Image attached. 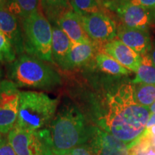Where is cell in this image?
<instances>
[{"label":"cell","mask_w":155,"mask_h":155,"mask_svg":"<svg viewBox=\"0 0 155 155\" xmlns=\"http://www.w3.org/2000/svg\"><path fill=\"white\" fill-rule=\"evenodd\" d=\"M101 127L130 149L142 137L151 114L150 108L135 101L132 83H124L108 94Z\"/></svg>","instance_id":"obj_1"},{"label":"cell","mask_w":155,"mask_h":155,"mask_svg":"<svg viewBox=\"0 0 155 155\" xmlns=\"http://www.w3.org/2000/svg\"><path fill=\"white\" fill-rule=\"evenodd\" d=\"M50 144L58 153L69 152L90 138L92 128L87 127L84 116L74 106L63 107L51 122Z\"/></svg>","instance_id":"obj_2"},{"label":"cell","mask_w":155,"mask_h":155,"mask_svg":"<svg viewBox=\"0 0 155 155\" xmlns=\"http://www.w3.org/2000/svg\"><path fill=\"white\" fill-rule=\"evenodd\" d=\"M9 78L17 87L50 90L61 86V76L43 61L22 54L9 65Z\"/></svg>","instance_id":"obj_3"},{"label":"cell","mask_w":155,"mask_h":155,"mask_svg":"<svg viewBox=\"0 0 155 155\" xmlns=\"http://www.w3.org/2000/svg\"><path fill=\"white\" fill-rule=\"evenodd\" d=\"M58 104V99L43 92H20L15 127L29 131L40 130L53 119Z\"/></svg>","instance_id":"obj_4"},{"label":"cell","mask_w":155,"mask_h":155,"mask_svg":"<svg viewBox=\"0 0 155 155\" xmlns=\"http://www.w3.org/2000/svg\"><path fill=\"white\" fill-rule=\"evenodd\" d=\"M20 22L25 51L43 61L53 62L52 26L40 8Z\"/></svg>","instance_id":"obj_5"},{"label":"cell","mask_w":155,"mask_h":155,"mask_svg":"<svg viewBox=\"0 0 155 155\" xmlns=\"http://www.w3.org/2000/svg\"><path fill=\"white\" fill-rule=\"evenodd\" d=\"M8 141L17 155H46L51 148L48 129L29 131L15 126Z\"/></svg>","instance_id":"obj_6"},{"label":"cell","mask_w":155,"mask_h":155,"mask_svg":"<svg viewBox=\"0 0 155 155\" xmlns=\"http://www.w3.org/2000/svg\"><path fill=\"white\" fill-rule=\"evenodd\" d=\"M20 91L12 81L0 83V132L7 134L16 124Z\"/></svg>","instance_id":"obj_7"},{"label":"cell","mask_w":155,"mask_h":155,"mask_svg":"<svg viewBox=\"0 0 155 155\" xmlns=\"http://www.w3.org/2000/svg\"><path fill=\"white\" fill-rule=\"evenodd\" d=\"M80 16L85 32L94 43L106 44L117 37L115 22L102 11Z\"/></svg>","instance_id":"obj_8"},{"label":"cell","mask_w":155,"mask_h":155,"mask_svg":"<svg viewBox=\"0 0 155 155\" xmlns=\"http://www.w3.org/2000/svg\"><path fill=\"white\" fill-rule=\"evenodd\" d=\"M105 5L115 11L122 24L129 28L147 30L153 22L152 10L133 5L127 0H114Z\"/></svg>","instance_id":"obj_9"},{"label":"cell","mask_w":155,"mask_h":155,"mask_svg":"<svg viewBox=\"0 0 155 155\" xmlns=\"http://www.w3.org/2000/svg\"><path fill=\"white\" fill-rule=\"evenodd\" d=\"M89 139V147L96 155H129L127 144L104 129L93 127Z\"/></svg>","instance_id":"obj_10"},{"label":"cell","mask_w":155,"mask_h":155,"mask_svg":"<svg viewBox=\"0 0 155 155\" xmlns=\"http://www.w3.org/2000/svg\"><path fill=\"white\" fill-rule=\"evenodd\" d=\"M19 19L5 7L0 8V31L7 37L17 54L22 55L25 51L24 35Z\"/></svg>","instance_id":"obj_11"},{"label":"cell","mask_w":155,"mask_h":155,"mask_svg":"<svg viewBox=\"0 0 155 155\" xmlns=\"http://www.w3.org/2000/svg\"><path fill=\"white\" fill-rule=\"evenodd\" d=\"M105 53L130 71L137 73L141 61V56L128 47L119 39H114L103 45Z\"/></svg>","instance_id":"obj_12"},{"label":"cell","mask_w":155,"mask_h":155,"mask_svg":"<svg viewBox=\"0 0 155 155\" xmlns=\"http://www.w3.org/2000/svg\"><path fill=\"white\" fill-rule=\"evenodd\" d=\"M117 37L140 55L149 53L152 48V43L147 30L129 28L121 23L117 27Z\"/></svg>","instance_id":"obj_13"},{"label":"cell","mask_w":155,"mask_h":155,"mask_svg":"<svg viewBox=\"0 0 155 155\" xmlns=\"http://www.w3.org/2000/svg\"><path fill=\"white\" fill-rule=\"evenodd\" d=\"M57 25L67 35L73 43H86L91 42L83 28L80 15L73 10L64 14Z\"/></svg>","instance_id":"obj_14"},{"label":"cell","mask_w":155,"mask_h":155,"mask_svg":"<svg viewBox=\"0 0 155 155\" xmlns=\"http://www.w3.org/2000/svg\"><path fill=\"white\" fill-rule=\"evenodd\" d=\"M95 49V44L93 42L73 43L61 68L72 70L84 65L93 58Z\"/></svg>","instance_id":"obj_15"},{"label":"cell","mask_w":155,"mask_h":155,"mask_svg":"<svg viewBox=\"0 0 155 155\" xmlns=\"http://www.w3.org/2000/svg\"><path fill=\"white\" fill-rule=\"evenodd\" d=\"M52 55L55 63L62 68L64 61L68 55L73 42L58 25L52 26Z\"/></svg>","instance_id":"obj_16"},{"label":"cell","mask_w":155,"mask_h":155,"mask_svg":"<svg viewBox=\"0 0 155 155\" xmlns=\"http://www.w3.org/2000/svg\"><path fill=\"white\" fill-rule=\"evenodd\" d=\"M40 7L45 16L53 25L64 14L73 10L70 0H40Z\"/></svg>","instance_id":"obj_17"},{"label":"cell","mask_w":155,"mask_h":155,"mask_svg":"<svg viewBox=\"0 0 155 155\" xmlns=\"http://www.w3.org/2000/svg\"><path fill=\"white\" fill-rule=\"evenodd\" d=\"M40 0H7L5 7L22 21L40 8Z\"/></svg>","instance_id":"obj_18"},{"label":"cell","mask_w":155,"mask_h":155,"mask_svg":"<svg viewBox=\"0 0 155 155\" xmlns=\"http://www.w3.org/2000/svg\"><path fill=\"white\" fill-rule=\"evenodd\" d=\"M97 66L103 72L112 75H127L131 71L121 64L116 61L114 58L104 52H99L96 55Z\"/></svg>","instance_id":"obj_19"},{"label":"cell","mask_w":155,"mask_h":155,"mask_svg":"<svg viewBox=\"0 0 155 155\" xmlns=\"http://www.w3.org/2000/svg\"><path fill=\"white\" fill-rule=\"evenodd\" d=\"M131 83H145L155 86V66L150 54L142 55L140 66L137 72V75Z\"/></svg>","instance_id":"obj_20"},{"label":"cell","mask_w":155,"mask_h":155,"mask_svg":"<svg viewBox=\"0 0 155 155\" xmlns=\"http://www.w3.org/2000/svg\"><path fill=\"white\" fill-rule=\"evenodd\" d=\"M135 101L139 105L150 108L155 101V86L145 83L133 84Z\"/></svg>","instance_id":"obj_21"},{"label":"cell","mask_w":155,"mask_h":155,"mask_svg":"<svg viewBox=\"0 0 155 155\" xmlns=\"http://www.w3.org/2000/svg\"><path fill=\"white\" fill-rule=\"evenodd\" d=\"M73 11L82 15L101 12L98 0H70Z\"/></svg>","instance_id":"obj_22"},{"label":"cell","mask_w":155,"mask_h":155,"mask_svg":"<svg viewBox=\"0 0 155 155\" xmlns=\"http://www.w3.org/2000/svg\"><path fill=\"white\" fill-rule=\"evenodd\" d=\"M129 155H155V148L150 139L142 137L129 149Z\"/></svg>","instance_id":"obj_23"},{"label":"cell","mask_w":155,"mask_h":155,"mask_svg":"<svg viewBox=\"0 0 155 155\" xmlns=\"http://www.w3.org/2000/svg\"><path fill=\"white\" fill-rule=\"evenodd\" d=\"M16 54L8 39L0 31V61L13 62Z\"/></svg>","instance_id":"obj_24"},{"label":"cell","mask_w":155,"mask_h":155,"mask_svg":"<svg viewBox=\"0 0 155 155\" xmlns=\"http://www.w3.org/2000/svg\"><path fill=\"white\" fill-rule=\"evenodd\" d=\"M0 155H17L9 141L0 139Z\"/></svg>","instance_id":"obj_25"},{"label":"cell","mask_w":155,"mask_h":155,"mask_svg":"<svg viewBox=\"0 0 155 155\" xmlns=\"http://www.w3.org/2000/svg\"><path fill=\"white\" fill-rule=\"evenodd\" d=\"M73 155H96L91 147L87 144H83L71 150Z\"/></svg>","instance_id":"obj_26"},{"label":"cell","mask_w":155,"mask_h":155,"mask_svg":"<svg viewBox=\"0 0 155 155\" xmlns=\"http://www.w3.org/2000/svg\"><path fill=\"white\" fill-rule=\"evenodd\" d=\"M127 1L133 5L141 6L150 10L155 9V0H127Z\"/></svg>","instance_id":"obj_27"},{"label":"cell","mask_w":155,"mask_h":155,"mask_svg":"<svg viewBox=\"0 0 155 155\" xmlns=\"http://www.w3.org/2000/svg\"><path fill=\"white\" fill-rule=\"evenodd\" d=\"M154 126H155V113H151L148 121L147 123L146 129L154 127Z\"/></svg>","instance_id":"obj_28"},{"label":"cell","mask_w":155,"mask_h":155,"mask_svg":"<svg viewBox=\"0 0 155 155\" xmlns=\"http://www.w3.org/2000/svg\"><path fill=\"white\" fill-rule=\"evenodd\" d=\"M46 155H73L72 154V152H71V151H69V152H63V153H58V152H56L55 151H53L52 149H50L49 150H48V152H47V154Z\"/></svg>","instance_id":"obj_29"},{"label":"cell","mask_w":155,"mask_h":155,"mask_svg":"<svg viewBox=\"0 0 155 155\" xmlns=\"http://www.w3.org/2000/svg\"><path fill=\"white\" fill-rule=\"evenodd\" d=\"M150 54L151 58H152L153 63H154V66H155V43H152V48H151L150 53Z\"/></svg>","instance_id":"obj_30"},{"label":"cell","mask_w":155,"mask_h":155,"mask_svg":"<svg viewBox=\"0 0 155 155\" xmlns=\"http://www.w3.org/2000/svg\"><path fill=\"white\" fill-rule=\"evenodd\" d=\"M6 1L7 0H0V8H2V7H5Z\"/></svg>","instance_id":"obj_31"},{"label":"cell","mask_w":155,"mask_h":155,"mask_svg":"<svg viewBox=\"0 0 155 155\" xmlns=\"http://www.w3.org/2000/svg\"><path fill=\"white\" fill-rule=\"evenodd\" d=\"M152 19H153V22L155 23V9L154 10H152Z\"/></svg>","instance_id":"obj_32"},{"label":"cell","mask_w":155,"mask_h":155,"mask_svg":"<svg viewBox=\"0 0 155 155\" xmlns=\"http://www.w3.org/2000/svg\"><path fill=\"white\" fill-rule=\"evenodd\" d=\"M102 1L104 2V5H106V4H108V3H109V2H111L114 1V0H102Z\"/></svg>","instance_id":"obj_33"},{"label":"cell","mask_w":155,"mask_h":155,"mask_svg":"<svg viewBox=\"0 0 155 155\" xmlns=\"http://www.w3.org/2000/svg\"><path fill=\"white\" fill-rule=\"evenodd\" d=\"M0 78H1V72H0ZM0 83H1V81H0Z\"/></svg>","instance_id":"obj_34"}]
</instances>
